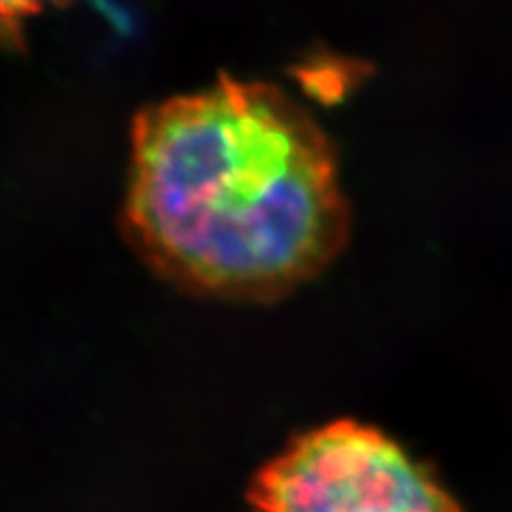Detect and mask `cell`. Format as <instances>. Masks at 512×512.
I'll return each mask as SVG.
<instances>
[{"instance_id": "3", "label": "cell", "mask_w": 512, "mask_h": 512, "mask_svg": "<svg viewBox=\"0 0 512 512\" xmlns=\"http://www.w3.org/2000/svg\"><path fill=\"white\" fill-rule=\"evenodd\" d=\"M60 3L64 0H0V35L15 37L26 20Z\"/></svg>"}, {"instance_id": "2", "label": "cell", "mask_w": 512, "mask_h": 512, "mask_svg": "<svg viewBox=\"0 0 512 512\" xmlns=\"http://www.w3.org/2000/svg\"><path fill=\"white\" fill-rule=\"evenodd\" d=\"M250 512H461L440 480L380 429L335 421L256 476Z\"/></svg>"}, {"instance_id": "1", "label": "cell", "mask_w": 512, "mask_h": 512, "mask_svg": "<svg viewBox=\"0 0 512 512\" xmlns=\"http://www.w3.org/2000/svg\"><path fill=\"white\" fill-rule=\"evenodd\" d=\"M131 141L126 237L184 291L276 301L348 242L331 141L276 86L222 75L141 111Z\"/></svg>"}]
</instances>
